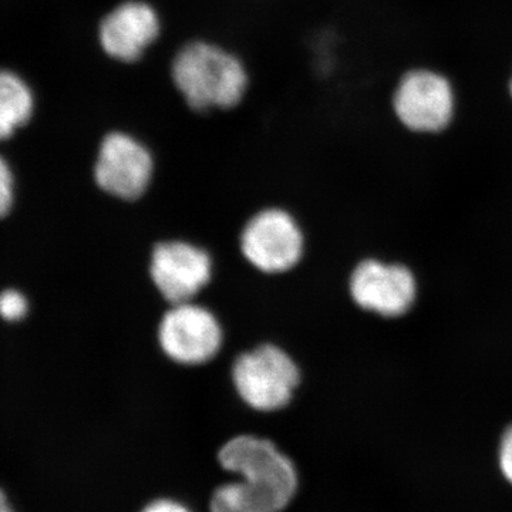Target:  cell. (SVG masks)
I'll return each instance as SVG.
<instances>
[{"label":"cell","mask_w":512,"mask_h":512,"mask_svg":"<svg viewBox=\"0 0 512 512\" xmlns=\"http://www.w3.org/2000/svg\"><path fill=\"white\" fill-rule=\"evenodd\" d=\"M221 466L241 481L221 485L211 498V512H282L298 490L291 458L272 441L238 436L221 448Z\"/></svg>","instance_id":"1"},{"label":"cell","mask_w":512,"mask_h":512,"mask_svg":"<svg viewBox=\"0 0 512 512\" xmlns=\"http://www.w3.org/2000/svg\"><path fill=\"white\" fill-rule=\"evenodd\" d=\"M175 89L191 110H231L244 99L249 76L237 56L212 43H188L171 64Z\"/></svg>","instance_id":"2"},{"label":"cell","mask_w":512,"mask_h":512,"mask_svg":"<svg viewBox=\"0 0 512 512\" xmlns=\"http://www.w3.org/2000/svg\"><path fill=\"white\" fill-rule=\"evenodd\" d=\"M299 379L301 373L292 357L274 345L244 353L232 367L239 397L258 412L284 409L291 402Z\"/></svg>","instance_id":"3"},{"label":"cell","mask_w":512,"mask_h":512,"mask_svg":"<svg viewBox=\"0 0 512 512\" xmlns=\"http://www.w3.org/2000/svg\"><path fill=\"white\" fill-rule=\"evenodd\" d=\"M153 174V156L137 138L121 131L103 138L94 165L100 190L119 200L134 201L147 191Z\"/></svg>","instance_id":"4"},{"label":"cell","mask_w":512,"mask_h":512,"mask_svg":"<svg viewBox=\"0 0 512 512\" xmlns=\"http://www.w3.org/2000/svg\"><path fill=\"white\" fill-rule=\"evenodd\" d=\"M241 249L258 271L282 274L301 261L302 231L291 214L271 208L259 212L245 225Z\"/></svg>","instance_id":"5"},{"label":"cell","mask_w":512,"mask_h":512,"mask_svg":"<svg viewBox=\"0 0 512 512\" xmlns=\"http://www.w3.org/2000/svg\"><path fill=\"white\" fill-rule=\"evenodd\" d=\"M158 340L174 362L204 365L220 352L222 329L208 309L192 302L177 303L161 319Z\"/></svg>","instance_id":"6"},{"label":"cell","mask_w":512,"mask_h":512,"mask_svg":"<svg viewBox=\"0 0 512 512\" xmlns=\"http://www.w3.org/2000/svg\"><path fill=\"white\" fill-rule=\"evenodd\" d=\"M150 274L165 301L191 302L210 282L211 256L188 242H161L151 255Z\"/></svg>","instance_id":"7"},{"label":"cell","mask_w":512,"mask_h":512,"mask_svg":"<svg viewBox=\"0 0 512 512\" xmlns=\"http://www.w3.org/2000/svg\"><path fill=\"white\" fill-rule=\"evenodd\" d=\"M394 110L410 130L436 133L444 130L453 117V89L439 74L417 70L400 83L394 96Z\"/></svg>","instance_id":"8"},{"label":"cell","mask_w":512,"mask_h":512,"mask_svg":"<svg viewBox=\"0 0 512 512\" xmlns=\"http://www.w3.org/2000/svg\"><path fill=\"white\" fill-rule=\"evenodd\" d=\"M350 293L360 308L397 318L412 308L417 284L412 272L402 265L365 261L353 272Z\"/></svg>","instance_id":"9"},{"label":"cell","mask_w":512,"mask_h":512,"mask_svg":"<svg viewBox=\"0 0 512 512\" xmlns=\"http://www.w3.org/2000/svg\"><path fill=\"white\" fill-rule=\"evenodd\" d=\"M161 32L157 10L147 2L128 0L107 13L99 26L101 49L120 63H136Z\"/></svg>","instance_id":"10"},{"label":"cell","mask_w":512,"mask_h":512,"mask_svg":"<svg viewBox=\"0 0 512 512\" xmlns=\"http://www.w3.org/2000/svg\"><path fill=\"white\" fill-rule=\"evenodd\" d=\"M35 113V96L28 83L10 72L0 70V141L15 136Z\"/></svg>","instance_id":"11"},{"label":"cell","mask_w":512,"mask_h":512,"mask_svg":"<svg viewBox=\"0 0 512 512\" xmlns=\"http://www.w3.org/2000/svg\"><path fill=\"white\" fill-rule=\"evenodd\" d=\"M29 312L28 298L16 289L0 292V318L6 322H19Z\"/></svg>","instance_id":"12"},{"label":"cell","mask_w":512,"mask_h":512,"mask_svg":"<svg viewBox=\"0 0 512 512\" xmlns=\"http://www.w3.org/2000/svg\"><path fill=\"white\" fill-rule=\"evenodd\" d=\"M15 204V177L6 158L0 154V218H5Z\"/></svg>","instance_id":"13"},{"label":"cell","mask_w":512,"mask_h":512,"mask_svg":"<svg viewBox=\"0 0 512 512\" xmlns=\"http://www.w3.org/2000/svg\"><path fill=\"white\" fill-rule=\"evenodd\" d=\"M500 467L504 477L512 484V427L505 431L501 440Z\"/></svg>","instance_id":"14"},{"label":"cell","mask_w":512,"mask_h":512,"mask_svg":"<svg viewBox=\"0 0 512 512\" xmlns=\"http://www.w3.org/2000/svg\"><path fill=\"white\" fill-rule=\"evenodd\" d=\"M143 512H191L184 504L174 500H156L148 504Z\"/></svg>","instance_id":"15"},{"label":"cell","mask_w":512,"mask_h":512,"mask_svg":"<svg viewBox=\"0 0 512 512\" xmlns=\"http://www.w3.org/2000/svg\"><path fill=\"white\" fill-rule=\"evenodd\" d=\"M0 512H15L13 511L12 505L9 504L8 497H6L5 491L0 488Z\"/></svg>","instance_id":"16"},{"label":"cell","mask_w":512,"mask_h":512,"mask_svg":"<svg viewBox=\"0 0 512 512\" xmlns=\"http://www.w3.org/2000/svg\"><path fill=\"white\" fill-rule=\"evenodd\" d=\"M511 94H512V82H511Z\"/></svg>","instance_id":"17"}]
</instances>
